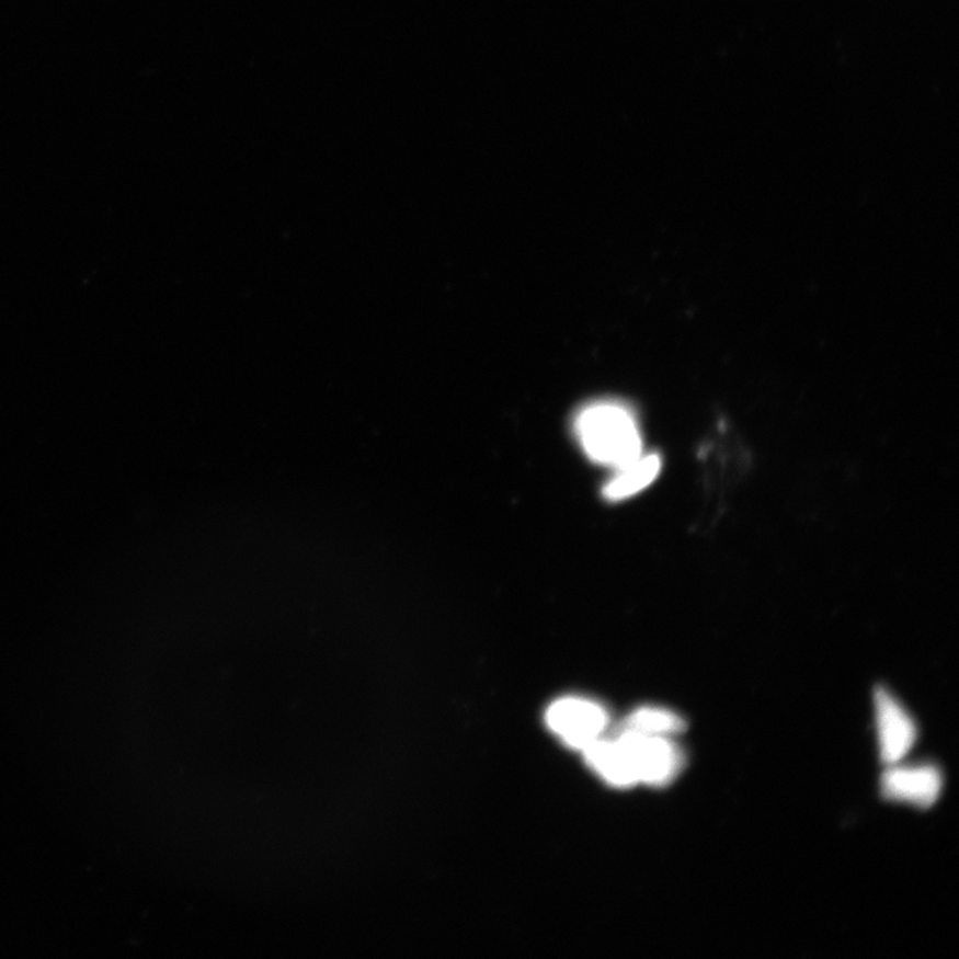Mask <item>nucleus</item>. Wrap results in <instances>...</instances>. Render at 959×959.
Here are the masks:
<instances>
[{
    "instance_id": "nucleus-1",
    "label": "nucleus",
    "mask_w": 959,
    "mask_h": 959,
    "mask_svg": "<svg viewBox=\"0 0 959 959\" xmlns=\"http://www.w3.org/2000/svg\"><path fill=\"white\" fill-rule=\"evenodd\" d=\"M575 435L592 461L618 468L639 457L642 437L633 413L617 403L584 408L575 419Z\"/></svg>"
},
{
    "instance_id": "nucleus-2",
    "label": "nucleus",
    "mask_w": 959,
    "mask_h": 959,
    "mask_svg": "<svg viewBox=\"0 0 959 959\" xmlns=\"http://www.w3.org/2000/svg\"><path fill=\"white\" fill-rule=\"evenodd\" d=\"M615 735L627 747L639 783L666 787L682 773L684 753L670 738H654L625 729H618Z\"/></svg>"
},
{
    "instance_id": "nucleus-3",
    "label": "nucleus",
    "mask_w": 959,
    "mask_h": 959,
    "mask_svg": "<svg viewBox=\"0 0 959 959\" xmlns=\"http://www.w3.org/2000/svg\"><path fill=\"white\" fill-rule=\"evenodd\" d=\"M547 726L566 745L584 751L608 727V713L596 703L580 697H566L550 705Z\"/></svg>"
},
{
    "instance_id": "nucleus-4",
    "label": "nucleus",
    "mask_w": 959,
    "mask_h": 959,
    "mask_svg": "<svg viewBox=\"0 0 959 959\" xmlns=\"http://www.w3.org/2000/svg\"><path fill=\"white\" fill-rule=\"evenodd\" d=\"M875 701L882 763L897 765L912 751L917 740V728L905 708L888 689L877 688Z\"/></svg>"
},
{
    "instance_id": "nucleus-5",
    "label": "nucleus",
    "mask_w": 959,
    "mask_h": 959,
    "mask_svg": "<svg viewBox=\"0 0 959 959\" xmlns=\"http://www.w3.org/2000/svg\"><path fill=\"white\" fill-rule=\"evenodd\" d=\"M943 783V775L933 765H889L881 778V794L889 801L929 809L937 802Z\"/></svg>"
},
{
    "instance_id": "nucleus-6",
    "label": "nucleus",
    "mask_w": 959,
    "mask_h": 959,
    "mask_svg": "<svg viewBox=\"0 0 959 959\" xmlns=\"http://www.w3.org/2000/svg\"><path fill=\"white\" fill-rule=\"evenodd\" d=\"M583 752L586 764L614 787L630 788L639 784L627 747L616 735L612 739L600 738Z\"/></svg>"
},
{
    "instance_id": "nucleus-7",
    "label": "nucleus",
    "mask_w": 959,
    "mask_h": 959,
    "mask_svg": "<svg viewBox=\"0 0 959 959\" xmlns=\"http://www.w3.org/2000/svg\"><path fill=\"white\" fill-rule=\"evenodd\" d=\"M662 460L658 454H641L632 461L616 468V473L606 486L603 493L605 499L620 501L635 496L646 490L659 478Z\"/></svg>"
},
{
    "instance_id": "nucleus-8",
    "label": "nucleus",
    "mask_w": 959,
    "mask_h": 959,
    "mask_svg": "<svg viewBox=\"0 0 959 959\" xmlns=\"http://www.w3.org/2000/svg\"><path fill=\"white\" fill-rule=\"evenodd\" d=\"M618 729L632 730V732L654 735V738H671L673 734L683 733L686 729V722L683 717L672 710L641 708L630 715Z\"/></svg>"
}]
</instances>
